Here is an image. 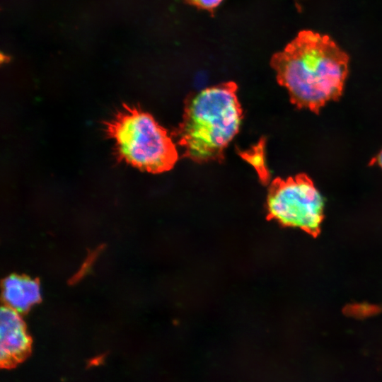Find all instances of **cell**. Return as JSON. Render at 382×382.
I'll use <instances>...</instances> for the list:
<instances>
[{
  "mask_svg": "<svg viewBox=\"0 0 382 382\" xmlns=\"http://www.w3.org/2000/svg\"><path fill=\"white\" fill-rule=\"evenodd\" d=\"M348 64V55L329 36L312 30L301 31L271 59L277 82L288 91L291 103L316 114L342 96Z\"/></svg>",
  "mask_w": 382,
  "mask_h": 382,
  "instance_id": "6da1fadb",
  "label": "cell"
},
{
  "mask_svg": "<svg viewBox=\"0 0 382 382\" xmlns=\"http://www.w3.org/2000/svg\"><path fill=\"white\" fill-rule=\"evenodd\" d=\"M237 90L236 83L228 81L188 97L183 120L170 133L183 157L199 163L224 158L243 119Z\"/></svg>",
  "mask_w": 382,
  "mask_h": 382,
  "instance_id": "7a4b0ae2",
  "label": "cell"
},
{
  "mask_svg": "<svg viewBox=\"0 0 382 382\" xmlns=\"http://www.w3.org/2000/svg\"><path fill=\"white\" fill-rule=\"evenodd\" d=\"M119 162L158 174L171 170L178 159L171 134L139 107L123 104L104 124Z\"/></svg>",
  "mask_w": 382,
  "mask_h": 382,
  "instance_id": "3957f363",
  "label": "cell"
},
{
  "mask_svg": "<svg viewBox=\"0 0 382 382\" xmlns=\"http://www.w3.org/2000/svg\"><path fill=\"white\" fill-rule=\"evenodd\" d=\"M267 209L269 216L283 226L301 228L313 237L320 232L323 200L305 173L274 179L268 190Z\"/></svg>",
  "mask_w": 382,
  "mask_h": 382,
  "instance_id": "277c9868",
  "label": "cell"
},
{
  "mask_svg": "<svg viewBox=\"0 0 382 382\" xmlns=\"http://www.w3.org/2000/svg\"><path fill=\"white\" fill-rule=\"evenodd\" d=\"M30 339L19 313L6 306L0 312V358L2 366H12L25 357Z\"/></svg>",
  "mask_w": 382,
  "mask_h": 382,
  "instance_id": "5b68a950",
  "label": "cell"
},
{
  "mask_svg": "<svg viewBox=\"0 0 382 382\" xmlns=\"http://www.w3.org/2000/svg\"><path fill=\"white\" fill-rule=\"evenodd\" d=\"M2 298L6 306L18 313L30 309L40 299V288L34 279L10 275L2 284Z\"/></svg>",
  "mask_w": 382,
  "mask_h": 382,
  "instance_id": "8992f818",
  "label": "cell"
},
{
  "mask_svg": "<svg viewBox=\"0 0 382 382\" xmlns=\"http://www.w3.org/2000/svg\"><path fill=\"white\" fill-rule=\"evenodd\" d=\"M262 142L251 151L243 154V157L254 166L262 181H268L270 175L265 165L264 154Z\"/></svg>",
  "mask_w": 382,
  "mask_h": 382,
  "instance_id": "52a82bcc",
  "label": "cell"
},
{
  "mask_svg": "<svg viewBox=\"0 0 382 382\" xmlns=\"http://www.w3.org/2000/svg\"><path fill=\"white\" fill-rule=\"evenodd\" d=\"M192 6H197L199 8L213 11L216 8L223 0H186Z\"/></svg>",
  "mask_w": 382,
  "mask_h": 382,
  "instance_id": "ba28073f",
  "label": "cell"
},
{
  "mask_svg": "<svg viewBox=\"0 0 382 382\" xmlns=\"http://www.w3.org/2000/svg\"><path fill=\"white\" fill-rule=\"evenodd\" d=\"M374 163L378 162V165L382 168V151L379 153L378 156L373 160Z\"/></svg>",
  "mask_w": 382,
  "mask_h": 382,
  "instance_id": "9c48e42d",
  "label": "cell"
}]
</instances>
